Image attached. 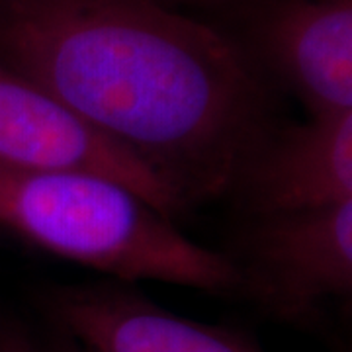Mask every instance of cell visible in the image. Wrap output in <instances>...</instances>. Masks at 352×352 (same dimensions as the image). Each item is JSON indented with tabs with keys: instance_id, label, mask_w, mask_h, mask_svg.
<instances>
[{
	"instance_id": "cell-1",
	"label": "cell",
	"mask_w": 352,
	"mask_h": 352,
	"mask_svg": "<svg viewBox=\"0 0 352 352\" xmlns=\"http://www.w3.org/2000/svg\"><path fill=\"white\" fill-rule=\"evenodd\" d=\"M0 59L188 210L235 192L274 129L249 59L153 0H0Z\"/></svg>"
},
{
	"instance_id": "cell-2",
	"label": "cell",
	"mask_w": 352,
	"mask_h": 352,
	"mask_svg": "<svg viewBox=\"0 0 352 352\" xmlns=\"http://www.w3.org/2000/svg\"><path fill=\"white\" fill-rule=\"evenodd\" d=\"M0 229L126 282L241 289L231 256L188 239L170 217L110 176L0 168Z\"/></svg>"
},
{
	"instance_id": "cell-3",
	"label": "cell",
	"mask_w": 352,
	"mask_h": 352,
	"mask_svg": "<svg viewBox=\"0 0 352 352\" xmlns=\"http://www.w3.org/2000/svg\"><path fill=\"white\" fill-rule=\"evenodd\" d=\"M241 289L286 317L352 288V201L254 217L241 239Z\"/></svg>"
},
{
	"instance_id": "cell-4",
	"label": "cell",
	"mask_w": 352,
	"mask_h": 352,
	"mask_svg": "<svg viewBox=\"0 0 352 352\" xmlns=\"http://www.w3.org/2000/svg\"><path fill=\"white\" fill-rule=\"evenodd\" d=\"M0 168L96 173L127 184L170 219L188 212L159 176L88 129L47 90L2 59Z\"/></svg>"
},
{
	"instance_id": "cell-5",
	"label": "cell",
	"mask_w": 352,
	"mask_h": 352,
	"mask_svg": "<svg viewBox=\"0 0 352 352\" xmlns=\"http://www.w3.org/2000/svg\"><path fill=\"white\" fill-rule=\"evenodd\" d=\"M235 192L252 217L352 201V112L309 116L298 126L272 129Z\"/></svg>"
},
{
	"instance_id": "cell-6",
	"label": "cell",
	"mask_w": 352,
	"mask_h": 352,
	"mask_svg": "<svg viewBox=\"0 0 352 352\" xmlns=\"http://www.w3.org/2000/svg\"><path fill=\"white\" fill-rule=\"evenodd\" d=\"M47 309L85 352H261L235 333L178 317L118 286L55 289Z\"/></svg>"
},
{
	"instance_id": "cell-7",
	"label": "cell",
	"mask_w": 352,
	"mask_h": 352,
	"mask_svg": "<svg viewBox=\"0 0 352 352\" xmlns=\"http://www.w3.org/2000/svg\"><path fill=\"white\" fill-rule=\"evenodd\" d=\"M280 76L309 116L352 112V0H303L264 30Z\"/></svg>"
},
{
	"instance_id": "cell-8",
	"label": "cell",
	"mask_w": 352,
	"mask_h": 352,
	"mask_svg": "<svg viewBox=\"0 0 352 352\" xmlns=\"http://www.w3.org/2000/svg\"><path fill=\"white\" fill-rule=\"evenodd\" d=\"M16 349H18V352H85L76 342L67 339V337H65V340L50 342V344H43V346H32L28 342L16 340Z\"/></svg>"
},
{
	"instance_id": "cell-9",
	"label": "cell",
	"mask_w": 352,
	"mask_h": 352,
	"mask_svg": "<svg viewBox=\"0 0 352 352\" xmlns=\"http://www.w3.org/2000/svg\"><path fill=\"white\" fill-rule=\"evenodd\" d=\"M0 352H18L16 340L12 337H8V335H4L2 331H0Z\"/></svg>"
}]
</instances>
